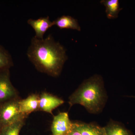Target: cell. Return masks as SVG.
Wrapping results in <instances>:
<instances>
[{
  "instance_id": "17",
  "label": "cell",
  "mask_w": 135,
  "mask_h": 135,
  "mask_svg": "<svg viewBox=\"0 0 135 135\" xmlns=\"http://www.w3.org/2000/svg\"><path fill=\"white\" fill-rule=\"evenodd\" d=\"M134 97V98H135V97Z\"/></svg>"
},
{
  "instance_id": "13",
  "label": "cell",
  "mask_w": 135,
  "mask_h": 135,
  "mask_svg": "<svg viewBox=\"0 0 135 135\" xmlns=\"http://www.w3.org/2000/svg\"><path fill=\"white\" fill-rule=\"evenodd\" d=\"M26 118H23L1 128L0 135H19L20 132L24 125Z\"/></svg>"
},
{
  "instance_id": "4",
  "label": "cell",
  "mask_w": 135,
  "mask_h": 135,
  "mask_svg": "<svg viewBox=\"0 0 135 135\" xmlns=\"http://www.w3.org/2000/svg\"><path fill=\"white\" fill-rule=\"evenodd\" d=\"M18 97L11 81L9 69L0 71V104Z\"/></svg>"
},
{
  "instance_id": "7",
  "label": "cell",
  "mask_w": 135,
  "mask_h": 135,
  "mask_svg": "<svg viewBox=\"0 0 135 135\" xmlns=\"http://www.w3.org/2000/svg\"><path fill=\"white\" fill-rule=\"evenodd\" d=\"M39 95L33 94L28 96L25 99H20V112L23 116L27 117L30 114L39 110Z\"/></svg>"
},
{
  "instance_id": "1",
  "label": "cell",
  "mask_w": 135,
  "mask_h": 135,
  "mask_svg": "<svg viewBox=\"0 0 135 135\" xmlns=\"http://www.w3.org/2000/svg\"><path fill=\"white\" fill-rule=\"evenodd\" d=\"M27 55L39 71L54 77L60 75L67 59L65 49L51 35L45 39L32 38Z\"/></svg>"
},
{
  "instance_id": "8",
  "label": "cell",
  "mask_w": 135,
  "mask_h": 135,
  "mask_svg": "<svg viewBox=\"0 0 135 135\" xmlns=\"http://www.w3.org/2000/svg\"><path fill=\"white\" fill-rule=\"evenodd\" d=\"M27 23L35 31V37L40 39H43L44 35L46 31L54 26L53 22L50 21L48 16L41 17L36 20L29 19Z\"/></svg>"
},
{
  "instance_id": "5",
  "label": "cell",
  "mask_w": 135,
  "mask_h": 135,
  "mask_svg": "<svg viewBox=\"0 0 135 135\" xmlns=\"http://www.w3.org/2000/svg\"><path fill=\"white\" fill-rule=\"evenodd\" d=\"M67 112H60L54 116L51 126L53 135H67L73 127Z\"/></svg>"
},
{
  "instance_id": "12",
  "label": "cell",
  "mask_w": 135,
  "mask_h": 135,
  "mask_svg": "<svg viewBox=\"0 0 135 135\" xmlns=\"http://www.w3.org/2000/svg\"><path fill=\"white\" fill-rule=\"evenodd\" d=\"M104 128L105 135H133L124 126L114 121L110 122Z\"/></svg>"
},
{
  "instance_id": "16",
  "label": "cell",
  "mask_w": 135,
  "mask_h": 135,
  "mask_svg": "<svg viewBox=\"0 0 135 135\" xmlns=\"http://www.w3.org/2000/svg\"><path fill=\"white\" fill-rule=\"evenodd\" d=\"M1 126H0V131H1Z\"/></svg>"
},
{
  "instance_id": "11",
  "label": "cell",
  "mask_w": 135,
  "mask_h": 135,
  "mask_svg": "<svg viewBox=\"0 0 135 135\" xmlns=\"http://www.w3.org/2000/svg\"><path fill=\"white\" fill-rule=\"evenodd\" d=\"M105 8L107 16L110 19L117 18L121 8L118 0H103L100 2Z\"/></svg>"
},
{
  "instance_id": "2",
  "label": "cell",
  "mask_w": 135,
  "mask_h": 135,
  "mask_svg": "<svg viewBox=\"0 0 135 135\" xmlns=\"http://www.w3.org/2000/svg\"><path fill=\"white\" fill-rule=\"evenodd\" d=\"M106 95L102 77L95 75L84 81L69 98L70 107L80 104L90 113H97L105 104Z\"/></svg>"
},
{
  "instance_id": "14",
  "label": "cell",
  "mask_w": 135,
  "mask_h": 135,
  "mask_svg": "<svg viewBox=\"0 0 135 135\" xmlns=\"http://www.w3.org/2000/svg\"><path fill=\"white\" fill-rule=\"evenodd\" d=\"M12 65L11 56L5 49L0 46V71L9 69Z\"/></svg>"
},
{
  "instance_id": "15",
  "label": "cell",
  "mask_w": 135,
  "mask_h": 135,
  "mask_svg": "<svg viewBox=\"0 0 135 135\" xmlns=\"http://www.w3.org/2000/svg\"><path fill=\"white\" fill-rule=\"evenodd\" d=\"M67 135H81L79 131L77 129V128L75 125L74 123L73 124V127L72 129L71 130L70 133H68Z\"/></svg>"
},
{
  "instance_id": "6",
  "label": "cell",
  "mask_w": 135,
  "mask_h": 135,
  "mask_svg": "<svg viewBox=\"0 0 135 135\" xmlns=\"http://www.w3.org/2000/svg\"><path fill=\"white\" fill-rule=\"evenodd\" d=\"M64 101L59 98L46 92L39 95V110L52 114V111L63 104Z\"/></svg>"
},
{
  "instance_id": "9",
  "label": "cell",
  "mask_w": 135,
  "mask_h": 135,
  "mask_svg": "<svg viewBox=\"0 0 135 135\" xmlns=\"http://www.w3.org/2000/svg\"><path fill=\"white\" fill-rule=\"evenodd\" d=\"M74 124L81 135H105L104 127L94 123L76 122Z\"/></svg>"
},
{
  "instance_id": "10",
  "label": "cell",
  "mask_w": 135,
  "mask_h": 135,
  "mask_svg": "<svg viewBox=\"0 0 135 135\" xmlns=\"http://www.w3.org/2000/svg\"><path fill=\"white\" fill-rule=\"evenodd\" d=\"M54 26L60 29H71L80 31L81 27L77 19L68 16H63L53 21Z\"/></svg>"
},
{
  "instance_id": "3",
  "label": "cell",
  "mask_w": 135,
  "mask_h": 135,
  "mask_svg": "<svg viewBox=\"0 0 135 135\" xmlns=\"http://www.w3.org/2000/svg\"><path fill=\"white\" fill-rule=\"evenodd\" d=\"M19 97L0 104V126H7L26 117L20 112Z\"/></svg>"
}]
</instances>
